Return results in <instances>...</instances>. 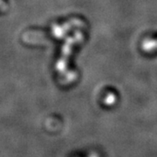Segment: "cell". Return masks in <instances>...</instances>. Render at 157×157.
Returning a JSON list of instances; mask_svg holds the SVG:
<instances>
[{"mask_svg": "<svg viewBox=\"0 0 157 157\" xmlns=\"http://www.w3.org/2000/svg\"><path fill=\"white\" fill-rule=\"evenodd\" d=\"M89 157H98V155H91Z\"/></svg>", "mask_w": 157, "mask_h": 157, "instance_id": "obj_1", "label": "cell"}]
</instances>
